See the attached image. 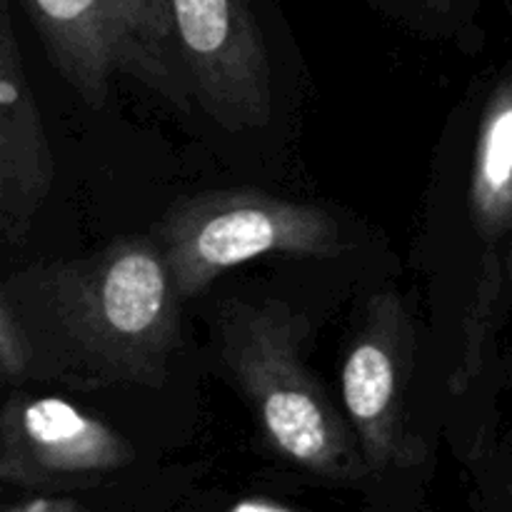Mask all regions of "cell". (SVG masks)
<instances>
[{
  "instance_id": "8fae6325",
  "label": "cell",
  "mask_w": 512,
  "mask_h": 512,
  "mask_svg": "<svg viewBox=\"0 0 512 512\" xmlns=\"http://www.w3.org/2000/svg\"><path fill=\"white\" fill-rule=\"evenodd\" d=\"M33 363V340L15 310L13 298L3 290V298H0V373L8 383H20L30 375Z\"/></svg>"
},
{
  "instance_id": "3957f363",
  "label": "cell",
  "mask_w": 512,
  "mask_h": 512,
  "mask_svg": "<svg viewBox=\"0 0 512 512\" xmlns=\"http://www.w3.org/2000/svg\"><path fill=\"white\" fill-rule=\"evenodd\" d=\"M50 63L70 88L100 108L110 83L135 80L188 113L193 83L185 68L170 0H20Z\"/></svg>"
},
{
  "instance_id": "5b68a950",
  "label": "cell",
  "mask_w": 512,
  "mask_h": 512,
  "mask_svg": "<svg viewBox=\"0 0 512 512\" xmlns=\"http://www.w3.org/2000/svg\"><path fill=\"white\" fill-rule=\"evenodd\" d=\"M190 83L205 113L225 130L265 128L273 75L248 0H170Z\"/></svg>"
},
{
  "instance_id": "ba28073f",
  "label": "cell",
  "mask_w": 512,
  "mask_h": 512,
  "mask_svg": "<svg viewBox=\"0 0 512 512\" xmlns=\"http://www.w3.org/2000/svg\"><path fill=\"white\" fill-rule=\"evenodd\" d=\"M53 185V153L33 88L25 73L23 48L13 28L10 0L0 13V230L20 243Z\"/></svg>"
},
{
  "instance_id": "9c48e42d",
  "label": "cell",
  "mask_w": 512,
  "mask_h": 512,
  "mask_svg": "<svg viewBox=\"0 0 512 512\" xmlns=\"http://www.w3.org/2000/svg\"><path fill=\"white\" fill-rule=\"evenodd\" d=\"M470 218L488 243L512 233V73L485 103L470 170Z\"/></svg>"
},
{
  "instance_id": "7c38bea8",
  "label": "cell",
  "mask_w": 512,
  "mask_h": 512,
  "mask_svg": "<svg viewBox=\"0 0 512 512\" xmlns=\"http://www.w3.org/2000/svg\"><path fill=\"white\" fill-rule=\"evenodd\" d=\"M5 512H75L85 510L83 503L73 498H53V493H30L28 500H18L13 505H5Z\"/></svg>"
},
{
  "instance_id": "5bb4252c",
  "label": "cell",
  "mask_w": 512,
  "mask_h": 512,
  "mask_svg": "<svg viewBox=\"0 0 512 512\" xmlns=\"http://www.w3.org/2000/svg\"><path fill=\"white\" fill-rule=\"evenodd\" d=\"M418 3H425V5H433V8H445V5L455 3V0H418Z\"/></svg>"
},
{
  "instance_id": "277c9868",
  "label": "cell",
  "mask_w": 512,
  "mask_h": 512,
  "mask_svg": "<svg viewBox=\"0 0 512 512\" xmlns=\"http://www.w3.org/2000/svg\"><path fill=\"white\" fill-rule=\"evenodd\" d=\"M153 238L180 300L198 298L215 278L253 258H333L345 250L343 230L328 210L253 188L175 200Z\"/></svg>"
},
{
  "instance_id": "9a60e30c",
  "label": "cell",
  "mask_w": 512,
  "mask_h": 512,
  "mask_svg": "<svg viewBox=\"0 0 512 512\" xmlns=\"http://www.w3.org/2000/svg\"><path fill=\"white\" fill-rule=\"evenodd\" d=\"M505 275H508V280L512 285V248L508 250V255H505Z\"/></svg>"
},
{
  "instance_id": "4fadbf2b",
  "label": "cell",
  "mask_w": 512,
  "mask_h": 512,
  "mask_svg": "<svg viewBox=\"0 0 512 512\" xmlns=\"http://www.w3.org/2000/svg\"><path fill=\"white\" fill-rule=\"evenodd\" d=\"M248 510H290V505L278 503V500H240V503L233 505V512Z\"/></svg>"
},
{
  "instance_id": "7a4b0ae2",
  "label": "cell",
  "mask_w": 512,
  "mask_h": 512,
  "mask_svg": "<svg viewBox=\"0 0 512 512\" xmlns=\"http://www.w3.org/2000/svg\"><path fill=\"white\" fill-rule=\"evenodd\" d=\"M308 320L278 300H228L218 355L243 393L265 445L295 468L353 483L365 473L358 440L308 365Z\"/></svg>"
},
{
  "instance_id": "52a82bcc",
  "label": "cell",
  "mask_w": 512,
  "mask_h": 512,
  "mask_svg": "<svg viewBox=\"0 0 512 512\" xmlns=\"http://www.w3.org/2000/svg\"><path fill=\"white\" fill-rule=\"evenodd\" d=\"M135 460L128 440L63 398L15 393L0 413V483L38 493L73 488Z\"/></svg>"
},
{
  "instance_id": "6da1fadb",
  "label": "cell",
  "mask_w": 512,
  "mask_h": 512,
  "mask_svg": "<svg viewBox=\"0 0 512 512\" xmlns=\"http://www.w3.org/2000/svg\"><path fill=\"white\" fill-rule=\"evenodd\" d=\"M5 293L20 318H40L33 345L48 353L43 370L55 378L75 385L165 383L183 300L155 238H115L88 258L30 270L23 298Z\"/></svg>"
},
{
  "instance_id": "30bf717a",
  "label": "cell",
  "mask_w": 512,
  "mask_h": 512,
  "mask_svg": "<svg viewBox=\"0 0 512 512\" xmlns=\"http://www.w3.org/2000/svg\"><path fill=\"white\" fill-rule=\"evenodd\" d=\"M500 280H503V270H500L498 255L490 253L483 263V278H480L478 298H475L473 310L465 330V358L460 363L458 373H455L453 388H465L470 380L478 375L480 363H483V348L485 340L490 333V320H493L495 308H498V293H500Z\"/></svg>"
},
{
  "instance_id": "8992f818",
  "label": "cell",
  "mask_w": 512,
  "mask_h": 512,
  "mask_svg": "<svg viewBox=\"0 0 512 512\" xmlns=\"http://www.w3.org/2000/svg\"><path fill=\"white\" fill-rule=\"evenodd\" d=\"M408 318L395 293L368 300L343 363V408L358 440L365 473L413 468L425 458L405 410V338Z\"/></svg>"
}]
</instances>
